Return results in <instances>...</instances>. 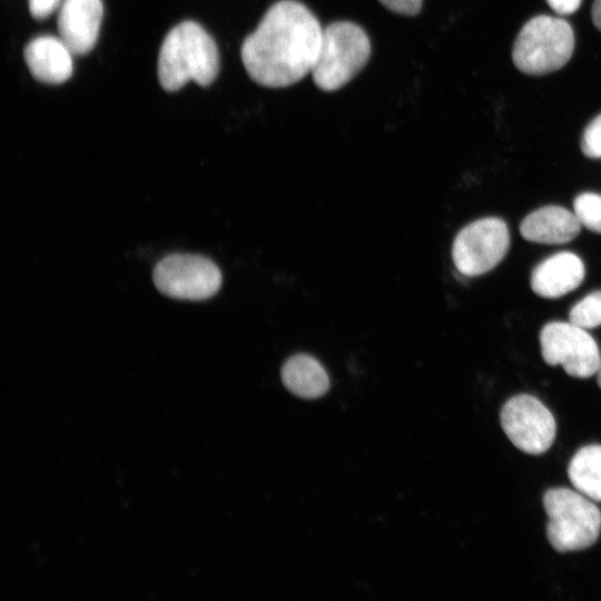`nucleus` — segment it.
I'll return each instance as SVG.
<instances>
[{
  "instance_id": "obj_1",
  "label": "nucleus",
  "mask_w": 601,
  "mask_h": 601,
  "mask_svg": "<svg viewBox=\"0 0 601 601\" xmlns=\"http://www.w3.org/2000/svg\"><path fill=\"white\" fill-rule=\"evenodd\" d=\"M322 35L318 19L305 4L296 0L277 1L243 41V65L260 86H292L312 72Z\"/></svg>"
},
{
  "instance_id": "obj_2",
  "label": "nucleus",
  "mask_w": 601,
  "mask_h": 601,
  "mask_svg": "<svg viewBox=\"0 0 601 601\" xmlns=\"http://www.w3.org/2000/svg\"><path fill=\"white\" fill-rule=\"evenodd\" d=\"M219 72L215 40L197 22L184 21L165 37L158 56V80L166 91H176L194 80L209 86Z\"/></svg>"
},
{
  "instance_id": "obj_3",
  "label": "nucleus",
  "mask_w": 601,
  "mask_h": 601,
  "mask_svg": "<svg viewBox=\"0 0 601 601\" xmlns=\"http://www.w3.org/2000/svg\"><path fill=\"white\" fill-rule=\"evenodd\" d=\"M548 515L546 536L561 553L580 551L593 545L601 532V512L585 495L566 487L544 493Z\"/></svg>"
},
{
  "instance_id": "obj_4",
  "label": "nucleus",
  "mask_w": 601,
  "mask_h": 601,
  "mask_svg": "<svg viewBox=\"0 0 601 601\" xmlns=\"http://www.w3.org/2000/svg\"><path fill=\"white\" fill-rule=\"evenodd\" d=\"M371 41L365 30L351 21H335L323 28L317 60L312 70L315 85L334 91L349 82L367 63Z\"/></svg>"
},
{
  "instance_id": "obj_5",
  "label": "nucleus",
  "mask_w": 601,
  "mask_h": 601,
  "mask_svg": "<svg viewBox=\"0 0 601 601\" xmlns=\"http://www.w3.org/2000/svg\"><path fill=\"white\" fill-rule=\"evenodd\" d=\"M574 49L571 26L561 18L538 16L520 30L512 50L515 67L528 75H544L563 67Z\"/></svg>"
},
{
  "instance_id": "obj_6",
  "label": "nucleus",
  "mask_w": 601,
  "mask_h": 601,
  "mask_svg": "<svg viewBox=\"0 0 601 601\" xmlns=\"http://www.w3.org/2000/svg\"><path fill=\"white\" fill-rule=\"evenodd\" d=\"M510 234L504 220L496 217L477 219L463 227L454 238L452 258L465 276H479L493 269L505 256Z\"/></svg>"
},
{
  "instance_id": "obj_7",
  "label": "nucleus",
  "mask_w": 601,
  "mask_h": 601,
  "mask_svg": "<svg viewBox=\"0 0 601 601\" xmlns=\"http://www.w3.org/2000/svg\"><path fill=\"white\" fill-rule=\"evenodd\" d=\"M152 278L162 294L188 300L207 299L221 285V274L216 264L193 254L166 256L155 266Z\"/></svg>"
},
{
  "instance_id": "obj_8",
  "label": "nucleus",
  "mask_w": 601,
  "mask_h": 601,
  "mask_svg": "<svg viewBox=\"0 0 601 601\" xmlns=\"http://www.w3.org/2000/svg\"><path fill=\"white\" fill-rule=\"evenodd\" d=\"M541 354L551 366L561 365L577 378L597 374L601 355L594 338L571 322L548 323L540 334Z\"/></svg>"
},
{
  "instance_id": "obj_9",
  "label": "nucleus",
  "mask_w": 601,
  "mask_h": 601,
  "mask_svg": "<svg viewBox=\"0 0 601 601\" xmlns=\"http://www.w3.org/2000/svg\"><path fill=\"white\" fill-rule=\"evenodd\" d=\"M500 421L513 445L528 454L546 452L555 439L556 424L552 413L529 394L508 400L501 410Z\"/></svg>"
},
{
  "instance_id": "obj_10",
  "label": "nucleus",
  "mask_w": 601,
  "mask_h": 601,
  "mask_svg": "<svg viewBox=\"0 0 601 601\" xmlns=\"http://www.w3.org/2000/svg\"><path fill=\"white\" fill-rule=\"evenodd\" d=\"M104 14L101 0H62L58 13L59 38L73 55H85L96 45Z\"/></svg>"
},
{
  "instance_id": "obj_11",
  "label": "nucleus",
  "mask_w": 601,
  "mask_h": 601,
  "mask_svg": "<svg viewBox=\"0 0 601 601\" xmlns=\"http://www.w3.org/2000/svg\"><path fill=\"white\" fill-rule=\"evenodd\" d=\"M23 55L31 75L40 82L58 85L72 75L73 53L59 37H36L26 45Z\"/></svg>"
},
{
  "instance_id": "obj_12",
  "label": "nucleus",
  "mask_w": 601,
  "mask_h": 601,
  "mask_svg": "<svg viewBox=\"0 0 601 601\" xmlns=\"http://www.w3.org/2000/svg\"><path fill=\"white\" fill-rule=\"evenodd\" d=\"M584 274L580 257L570 252H561L534 268L531 287L541 297L558 298L575 289L582 283Z\"/></svg>"
},
{
  "instance_id": "obj_13",
  "label": "nucleus",
  "mask_w": 601,
  "mask_h": 601,
  "mask_svg": "<svg viewBox=\"0 0 601 601\" xmlns=\"http://www.w3.org/2000/svg\"><path fill=\"white\" fill-rule=\"evenodd\" d=\"M580 228L581 224L574 213L551 205L529 214L520 225V233L529 242L558 245L575 238Z\"/></svg>"
},
{
  "instance_id": "obj_14",
  "label": "nucleus",
  "mask_w": 601,
  "mask_h": 601,
  "mask_svg": "<svg viewBox=\"0 0 601 601\" xmlns=\"http://www.w3.org/2000/svg\"><path fill=\"white\" fill-rule=\"evenodd\" d=\"M284 385L303 398H317L329 387L328 375L323 365L308 354L289 357L282 368Z\"/></svg>"
},
{
  "instance_id": "obj_15",
  "label": "nucleus",
  "mask_w": 601,
  "mask_h": 601,
  "mask_svg": "<svg viewBox=\"0 0 601 601\" xmlns=\"http://www.w3.org/2000/svg\"><path fill=\"white\" fill-rule=\"evenodd\" d=\"M568 475L578 492L601 502V445L581 447L570 461Z\"/></svg>"
},
{
  "instance_id": "obj_16",
  "label": "nucleus",
  "mask_w": 601,
  "mask_h": 601,
  "mask_svg": "<svg viewBox=\"0 0 601 601\" xmlns=\"http://www.w3.org/2000/svg\"><path fill=\"white\" fill-rule=\"evenodd\" d=\"M569 322L584 328L601 325V290L593 292L577 303L569 313Z\"/></svg>"
},
{
  "instance_id": "obj_17",
  "label": "nucleus",
  "mask_w": 601,
  "mask_h": 601,
  "mask_svg": "<svg viewBox=\"0 0 601 601\" xmlns=\"http://www.w3.org/2000/svg\"><path fill=\"white\" fill-rule=\"evenodd\" d=\"M573 208L581 226L601 234V195L583 193L575 197Z\"/></svg>"
},
{
  "instance_id": "obj_18",
  "label": "nucleus",
  "mask_w": 601,
  "mask_h": 601,
  "mask_svg": "<svg viewBox=\"0 0 601 601\" xmlns=\"http://www.w3.org/2000/svg\"><path fill=\"white\" fill-rule=\"evenodd\" d=\"M581 149L589 158L601 157V114L584 129L581 139Z\"/></svg>"
},
{
  "instance_id": "obj_19",
  "label": "nucleus",
  "mask_w": 601,
  "mask_h": 601,
  "mask_svg": "<svg viewBox=\"0 0 601 601\" xmlns=\"http://www.w3.org/2000/svg\"><path fill=\"white\" fill-rule=\"evenodd\" d=\"M388 10L402 16H415L421 11L423 0H378Z\"/></svg>"
},
{
  "instance_id": "obj_20",
  "label": "nucleus",
  "mask_w": 601,
  "mask_h": 601,
  "mask_svg": "<svg viewBox=\"0 0 601 601\" xmlns=\"http://www.w3.org/2000/svg\"><path fill=\"white\" fill-rule=\"evenodd\" d=\"M61 4V0H29L30 14L38 20L46 19Z\"/></svg>"
},
{
  "instance_id": "obj_21",
  "label": "nucleus",
  "mask_w": 601,
  "mask_h": 601,
  "mask_svg": "<svg viewBox=\"0 0 601 601\" xmlns=\"http://www.w3.org/2000/svg\"><path fill=\"white\" fill-rule=\"evenodd\" d=\"M550 8L559 14H571L575 12L582 0H545Z\"/></svg>"
},
{
  "instance_id": "obj_22",
  "label": "nucleus",
  "mask_w": 601,
  "mask_h": 601,
  "mask_svg": "<svg viewBox=\"0 0 601 601\" xmlns=\"http://www.w3.org/2000/svg\"><path fill=\"white\" fill-rule=\"evenodd\" d=\"M591 13L594 26L601 31V0H594Z\"/></svg>"
},
{
  "instance_id": "obj_23",
  "label": "nucleus",
  "mask_w": 601,
  "mask_h": 601,
  "mask_svg": "<svg viewBox=\"0 0 601 601\" xmlns=\"http://www.w3.org/2000/svg\"><path fill=\"white\" fill-rule=\"evenodd\" d=\"M597 378H598V384L601 388V359H600V364H599V367H598V371H597Z\"/></svg>"
}]
</instances>
